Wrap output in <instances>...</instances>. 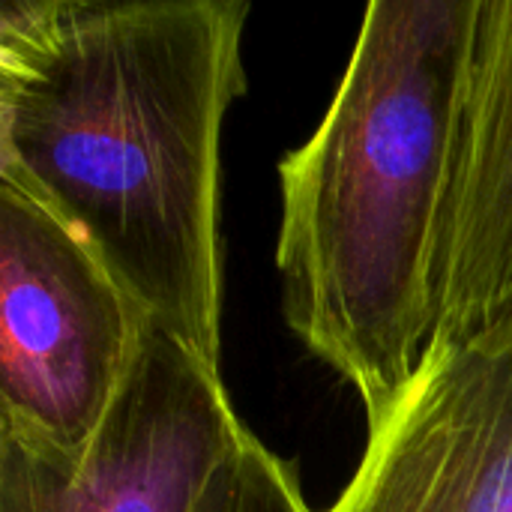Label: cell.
<instances>
[{"mask_svg": "<svg viewBox=\"0 0 512 512\" xmlns=\"http://www.w3.org/2000/svg\"><path fill=\"white\" fill-rule=\"evenodd\" d=\"M246 0H6L0 180L219 369V141L246 93Z\"/></svg>", "mask_w": 512, "mask_h": 512, "instance_id": "obj_1", "label": "cell"}, {"mask_svg": "<svg viewBox=\"0 0 512 512\" xmlns=\"http://www.w3.org/2000/svg\"><path fill=\"white\" fill-rule=\"evenodd\" d=\"M480 0H375L312 138L279 162L285 321L375 429L432 345V264Z\"/></svg>", "mask_w": 512, "mask_h": 512, "instance_id": "obj_2", "label": "cell"}, {"mask_svg": "<svg viewBox=\"0 0 512 512\" xmlns=\"http://www.w3.org/2000/svg\"><path fill=\"white\" fill-rule=\"evenodd\" d=\"M144 327L147 315L87 240L0 180V429L81 453Z\"/></svg>", "mask_w": 512, "mask_h": 512, "instance_id": "obj_3", "label": "cell"}, {"mask_svg": "<svg viewBox=\"0 0 512 512\" xmlns=\"http://www.w3.org/2000/svg\"><path fill=\"white\" fill-rule=\"evenodd\" d=\"M246 432L219 369L147 321L135 363L81 453L0 429V512H195Z\"/></svg>", "mask_w": 512, "mask_h": 512, "instance_id": "obj_4", "label": "cell"}, {"mask_svg": "<svg viewBox=\"0 0 512 512\" xmlns=\"http://www.w3.org/2000/svg\"><path fill=\"white\" fill-rule=\"evenodd\" d=\"M327 512H512V324L423 360Z\"/></svg>", "mask_w": 512, "mask_h": 512, "instance_id": "obj_5", "label": "cell"}, {"mask_svg": "<svg viewBox=\"0 0 512 512\" xmlns=\"http://www.w3.org/2000/svg\"><path fill=\"white\" fill-rule=\"evenodd\" d=\"M432 315L426 357L512 324V0L477 3L432 264Z\"/></svg>", "mask_w": 512, "mask_h": 512, "instance_id": "obj_6", "label": "cell"}, {"mask_svg": "<svg viewBox=\"0 0 512 512\" xmlns=\"http://www.w3.org/2000/svg\"><path fill=\"white\" fill-rule=\"evenodd\" d=\"M195 512H312L294 471L252 432L216 468Z\"/></svg>", "mask_w": 512, "mask_h": 512, "instance_id": "obj_7", "label": "cell"}]
</instances>
